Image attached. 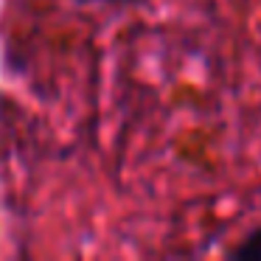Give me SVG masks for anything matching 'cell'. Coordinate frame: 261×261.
Instances as JSON below:
<instances>
[{"label":"cell","instance_id":"cell-1","mask_svg":"<svg viewBox=\"0 0 261 261\" xmlns=\"http://www.w3.org/2000/svg\"><path fill=\"white\" fill-rule=\"evenodd\" d=\"M233 261H261V227H255L253 233L242 239V244L230 250Z\"/></svg>","mask_w":261,"mask_h":261},{"label":"cell","instance_id":"cell-2","mask_svg":"<svg viewBox=\"0 0 261 261\" xmlns=\"http://www.w3.org/2000/svg\"><path fill=\"white\" fill-rule=\"evenodd\" d=\"M87 3H129V0H87Z\"/></svg>","mask_w":261,"mask_h":261}]
</instances>
